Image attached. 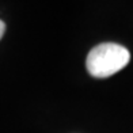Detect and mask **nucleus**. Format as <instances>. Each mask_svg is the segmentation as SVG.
Here are the masks:
<instances>
[{"mask_svg": "<svg viewBox=\"0 0 133 133\" xmlns=\"http://www.w3.org/2000/svg\"><path fill=\"white\" fill-rule=\"evenodd\" d=\"M129 60L130 53L126 48L114 42H105L96 45L90 50L86 65L91 76L105 79L125 68Z\"/></svg>", "mask_w": 133, "mask_h": 133, "instance_id": "obj_1", "label": "nucleus"}, {"mask_svg": "<svg viewBox=\"0 0 133 133\" xmlns=\"http://www.w3.org/2000/svg\"><path fill=\"white\" fill-rule=\"evenodd\" d=\"M4 31H5V25L3 21H0V39H2V37L4 35Z\"/></svg>", "mask_w": 133, "mask_h": 133, "instance_id": "obj_2", "label": "nucleus"}]
</instances>
